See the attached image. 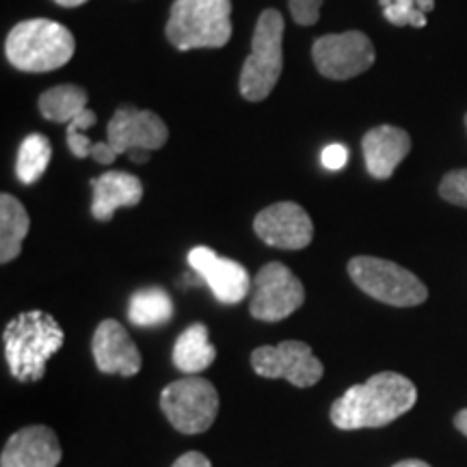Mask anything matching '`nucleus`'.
<instances>
[{
    "label": "nucleus",
    "instance_id": "nucleus-31",
    "mask_svg": "<svg viewBox=\"0 0 467 467\" xmlns=\"http://www.w3.org/2000/svg\"><path fill=\"white\" fill-rule=\"evenodd\" d=\"M454 426L467 437V409H461L457 416H454Z\"/></svg>",
    "mask_w": 467,
    "mask_h": 467
},
{
    "label": "nucleus",
    "instance_id": "nucleus-12",
    "mask_svg": "<svg viewBox=\"0 0 467 467\" xmlns=\"http://www.w3.org/2000/svg\"><path fill=\"white\" fill-rule=\"evenodd\" d=\"M254 230L271 247L290 251L306 249L314 236L312 219L295 202H279L262 210L254 221Z\"/></svg>",
    "mask_w": 467,
    "mask_h": 467
},
{
    "label": "nucleus",
    "instance_id": "nucleus-25",
    "mask_svg": "<svg viewBox=\"0 0 467 467\" xmlns=\"http://www.w3.org/2000/svg\"><path fill=\"white\" fill-rule=\"evenodd\" d=\"M440 195L454 206L467 208V169L448 173L440 184Z\"/></svg>",
    "mask_w": 467,
    "mask_h": 467
},
{
    "label": "nucleus",
    "instance_id": "nucleus-15",
    "mask_svg": "<svg viewBox=\"0 0 467 467\" xmlns=\"http://www.w3.org/2000/svg\"><path fill=\"white\" fill-rule=\"evenodd\" d=\"M63 451L55 431L35 424L9 437L0 454V467H57Z\"/></svg>",
    "mask_w": 467,
    "mask_h": 467
},
{
    "label": "nucleus",
    "instance_id": "nucleus-20",
    "mask_svg": "<svg viewBox=\"0 0 467 467\" xmlns=\"http://www.w3.org/2000/svg\"><path fill=\"white\" fill-rule=\"evenodd\" d=\"M39 110L46 119L57 124H72L87 110V91L78 85H58L39 96Z\"/></svg>",
    "mask_w": 467,
    "mask_h": 467
},
{
    "label": "nucleus",
    "instance_id": "nucleus-2",
    "mask_svg": "<svg viewBox=\"0 0 467 467\" xmlns=\"http://www.w3.org/2000/svg\"><path fill=\"white\" fill-rule=\"evenodd\" d=\"M61 325L42 309L17 314L3 331L5 358L17 381H39L46 375V364L57 350H61Z\"/></svg>",
    "mask_w": 467,
    "mask_h": 467
},
{
    "label": "nucleus",
    "instance_id": "nucleus-19",
    "mask_svg": "<svg viewBox=\"0 0 467 467\" xmlns=\"http://www.w3.org/2000/svg\"><path fill=\"white\" fill-rule=\"evenodd\" d=\"M31 219H28L26 208L9 192L0 195V262L9 265L22 251Z\"/></svg>",
    "mask_w": 467,
    "mask_h": 467
},
{
    "label": "nucleus",
    "instance_id": "nucleus-27",
    "mask_svg": "<svg viewBox=\"0 0 467 467\" xmlns=\"http://www.w3.org/2000/svg\"><path fill=\"white\" fill-rule=\"evenodd\" d=\"M320 162L329 171H340V169L348 162V150L342 143H331L327 145L320 154Z\"/></svg>",
    "mask_w": 467,
    "mask_h": 467
},
{
    "label": "nucleus",
    "instance_id": "nucleus-30",
    "mask_svg": "<svg viewBox=\"0 0 467 467\" xmlns=\"http://www.w3.org/2000/svg\"><path fill=\"white\" fill-rule=\"evenodd\" d=\"M128 156H130V161L137 162V165H143V162L150 161V150H132L128 151Z\"/></svg>",
    "mask_w": 467,
    "mask_h": 467
},
{
    "label": "nucleus",
    "instance_id": "nucleus-9",
    "mask_svg": "<svg viewBox=\"0 0 467 467\" xmlns=\"http://www.w3.org/2000/svg\"><path fill=\"white\" fill-rule=\"evenodd\" d=\"M251 366L260 377L285 379L296 388H312L325 372L320 359L312 353V347L296 340L255 348L251 353Z\"/></svg>",
    "mask_w": 467,
    "mask_h": 467
},
{
    "label": "nucleus",
    "instance_id": "nucleus-28",
    "mask_svg": "<svg viewBox=\"0 0 467 467\" xmlns=\"http://www.w3.org/2000/svg\"><path fill=\"white\" fill-rule=\"evenodd\" d=\"M91 159L96 162H100V165H113L117 154L107 141H98L91 145Z\"/></svg>",
    "mask_w": 467,
    "mask_h": 467
},
{
    "label": "nucleus",
    "instance_id": "nucleus-17",
    "mask_svg": "<svg viewBox=\"0 0 467 467\" xmlns=\"http://www.w3.org/2000/svg\"><path fill=\"white\" fill-rule=\"evenodd\" d=\"M93 203L91 214L102 223L113 219L119 208H132L141 202L143 184L137 175L126 171H107L91 180Z\"/></svg>",
    "mask_w": 467,
    "mask_h": 467
},
{
    "label": "nucleus",
    "instance_id": "nucleus-24",
    "mask_svg": "<svg viewBox=\"0 0 467 467\" xmlns=\"http://www.w3.org/2000/svg\"><path fill=\"white\" fill-rule=\"evenodd\" d=\"M96 121H98L96 113L87 109L78 117H76L72 124L67 126V148L76 156V159H87V156H91L93 143L89 141V137H85L83 130L91 128Z\"/></svg>",
    "mask_w": 467,
    "mask_h": 467
},
{
    "label": "nucleus",
    "instance_id": "nucleus-32",
    "mask_svg": "<svg viewBox=\"0 0 467 467\" xmlns=\"http://www.w3.org/2000/svg\"><path fill=\"white\" fill-rule=\"evenodd\" d=\"M392 467H431V465L424 463V461H420V459H405Z\"/></svg>",
    "mask_w": 467,
    "mask_h": 467
},
{
    "label": "nucleus",
    "instance_id": "nucleus-29",
    "mask_svg": "<svg viewBox=\"0 0 467 467\" xmlns=\"http://www.w3.org/2000/svg\"><path fill=\"white\" fill-rule=\"evenodd\" d=\"M171 467H213L208 457H203L202 452H186L180 457Z\"/></svg>",
    "mask_w": 467,
    "mask_h": 467
},
{
    "label": "nucleus",
    "instance_id": "nucleus-6",
    "mask_svg": "<svg viewBox=\"0 0 467 467\" xmlns=\"http://www.w3.org/2000/svg\"><path fill=\"white\" fill-rule=\"evenodd\" d=\"M348 275L368 296L388 306L413 307L429 299L426 285L396 262L358 255L348 262Z\"/></svg>",
    "mask_w": 467,
    "mask_h": 467
},
{
    "label": "nucleus",
    "instance_id": "nucleus-21",
    "mask_svg": "<svg viewBox=\"0 0 467 467\" xmlns=\"http://www.w3.org/2000/svg\"><path fill=\"white\" fill-rule=\"evenodd\" d=\"M171 317V296L162 288H143L134 292L130 306H128V318L137 327H161L169 323Z\"/></svg>",
    "mask_w": 467,
    "mask_h": 467
},
{
    "label": "nucleus",
    "instance_id": "nucleus-5",
    "mask_svg": "<svg viewBox=\"0 0 467 467\" xmlns=\"http://www.w3.org/2000/svg\"><path fill=\"white\" fill-rule=\"evenodd\" d=\"M284 67V17L277 9L262 11L251 39V55L244 61L241 93L244 100L262 102L275 89Z\"/></svg>",
    "mask_w": 467,
    "mask_h": 467
},
{
    "label": "nucleus",
    "instance_id": "nucleus-7",
    "mask_svg": "<svg viewBox=\"0 0 467 467\" xmlns=\"http://www.w3.org/2000/svg\"><path fill=\"white\" fill-rule=\"evenodd\" d=\"M161 407L175 431L184 435L206 433L219 413V394L202 377L169 383L161 394Z\"/></svg>",
    "mask_w": 467,
    "mask_h": 467
},
{
    "label": "nucleus",
    "instance_id": "nucleus-8",
    "mask_svg": "<svg viewBox=\"0 0 467 467\" xmlns=\"http://www.w3.org/2000/svg\"><path fill=\"white\" fill-rule=\"evenodd\" d=\"M306 301V290L299 277L282 262H268L254 277V292H251V317L277 323L288 318Z\"/></svg>",
    "mask_w": 467,
    "mask_h": 467
},
{
    "label": "nucleus",
    "instance_id": "nucleus-22",
    "mask_svg": "<svg viewBox=\"0 0 467 467\" xmlns=\"http://www.w3.org/2000/svg\"><path fill=\"white\" fill-rule=\"evenodd\" d=\"M50 141L44 134H28L17 151L16 173L22 184H35L42 178L50 162Z\"/></svg>",
    "mask_w": 467,
    "mask_h": 467
},
{
    "label": "nucleus",
    "instance_id": "nucleus-34",
    "mask_svg": "<svg viewBox=\"0 0 467 467\" xmlns=\"http://www.w3.org/2000/svg\"><path fill=\"white\" fill-rule=\"evenodd\" d=\"M465 128H467V115H465Z\"/></svg>",
    "mask_w": 467,
    "mask_h": 467
},
{
    "label": "nucleus",
    "instance_id": "nucleus-16",
    "mask_svg": "<svg viewBox=\"0 0 467 467\" xmlns=\"http://www.w3.org/2000/svg\"><path fill=\"white\" fill-rule=\"evenodd\" d=\"M361 150H364L368 173L377 180H388L411 150V139L402 128L377 126L366 132Z\"/></svg>",
    "mask_w": 467,
    "mask_h": 467
},
{
    "label": "nucleus",
    "instance_id": "nucleus-1",
    "mask_svg": "<svg viewBox=\"0 0 467 467\" xmlns=\"http://www.w3.org/2000/svg\"><path fill=\"white\" fill-rule=\"evenodd\" d=\"M418 389L399 372H379L366 383L353 385L331 407V422L340 431L379 429L416 405Z\"/></svg>",
    "mask_w": 467,
    "mask_h": 467
},
{
    "label": "nucleus",
    "instance_id": "nucleus-33",
    "mask_svg": "<svg viewBox=\"0 0 467 467\" xmlns=\"http://www.w3.org/2000/svg\"><path fill=\"white\" fill-rule=\"evenodd\" d=\"M57 5H61V7H78V5H85L87 0H55Z\"/></svg>",
    "mask_w": 467,
    "mask_h": 467
},
{
    "label": "nucleus",
    "instance_id": "nucleus-14",
    "mask_svg": "<svg viewBox=\"0 0 467 467\" xmlns=\"http://www.w3.org/2000/svg\"><path fill=\"white\" fill-rule=\"evenodd\" d=\"M93 359L104 375L132 377L141 370V353L128 336L124 325L113 318L102 320L93 336Z\"/></svg>",
    "mask_w": 467,
    "mask_h": 467
},
{
    "label": "nucleus",
    "instance_id": "nucleus-4",
    "mask_svg": "<svg viewBox=\"0 0 467 467\" xmlns=\"http://www.w3.org/2000/svg\"><path fill=\"white\" fill-rule=\"evenodd\" d=\"M167 39L178 50L221 48L232 37L230 0H175Z\"/></svg>",
    "mask_w": 467,
    "mask_h": 467
},
{
    "label": "nucleus",
    "instance_id": "nucleus-13",
    "mask_svg": "<svg viewBox=\"0 0 467 467\" xmlns=\"http://www.w3.org/2000/svg\"><path fill=\"white\" fill-rule=\"evenodd\" d=\"M189 265L210 285L217 301L225 306H234L249 295V273L238 262L221 258L208 247H195L189 251Z\"/></svg>",
    "mask_w": 467,
    "mask_h": 467
},
{
    "label": "nucleus",
    "instance_id": "nucleus-23",
    "mask_svg": "<svg viewBox=\"0 0 467 467\" xmlns=\"http://www.w3.org/2000/svg\"><path fill=\"white\" fill-rule=\"evenodd\" d=\"M385 20L396 26H426V14L435 7V0H379Z\"/></svg>",
    "mask_w": 467,
    "mask_h": 467
},
{
    "label": "nucleus",
    "instance_id": "nucleus-10",
    "mask_svg": "<svg viewBox=\"0 0 467 467\" xmlns=\"http://www.w3.org/2000/svg\"><path fill=\"white\" fill-rule=\"evenodd\" d=\"M318 72L331 80H347L364 74L375 63V46L361 31L325 35L312 48Z\"/></svg>",
    "mask_w": 467,
    "mask_h": 467
},
{
    "label": "nucleus",
    "instance_id": "nucleus-3",
    "mask_svg": "<svg viewBox=\"0 0 467 467\" xmlns=\"http://www.w3.org/2000/svg\"><path fill=\"white\" fill-rule=\"evenodd\" d=\"M76 42L67 26L55 20L35 17L20 22L5 42L9 63L22 72H52L74 57Z\"/></svg>",
    "mask_w": 467,
    "mask_h": 467
},
{
    "label": "nucleus",
    "instance_id": "nucleus-11",
    "mask_svg": "<svg viewBox=\"0 0 467 467\" xmlns=\"http://www.w3.org/2000/svg\"><path fill=\"white\" fill-rule=\"evenodd\" d=\"M167 139L169 130L159 115L134 107L117 109L107 128V143L117 156L132 150H159Z\"/></svg>",
    "mask_w": 467,
    "mask_h": 467
},
{
    "label": "nucleus",
    "instance_id": "nucleus-18",
    "mask_svg": "<svg viewBox=\"0 0 467 467\" xmlns=\"http://www.w3.org/2000/svg\"><path fill=\"white\" fill-rule=\"evenodd\" d=\"M214 359H217V348L210 342L206 325H191L175 340L173 364L178 370L186 372V375H200Z\"/></svg>",
    "mask_w": 467,
    "mask_h": 467
},
{
    "label": "nucleus",
    "instance_id": "nucleus-26",
    "mask_svg": "<svg viewBox=\"0 0 467 467\" xmlns=\"http://www.w3.org/2000/svg\"><path fill=\"white\" fill-rule=\"evenodd\" d=\"M320 5L323 0H290V14L296 25L312 26L320 17Z\"/></svg>",
    "mask_w": 467,
    "mask_h": 467
}]
</instances>
